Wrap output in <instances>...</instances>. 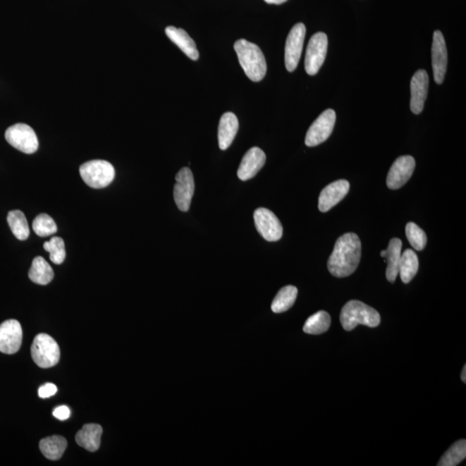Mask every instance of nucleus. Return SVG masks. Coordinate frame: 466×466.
I'll return each instance as SVG.
<instances>
[{
    "label": "nucleus",
    "instance_id": "1",
    "mask_svg": "<svg viewBox=\"0 0 466 466\" xmlns=\"http://www.w3.org/2000/svg\"><path fill=\"white\" fill-rule=\"evenodd\" d=\"M361 250V241L357 234L342 235L335 243L333 252L327 263L331 274L338 278L352 275L360 263Z\"/></svg>",
    "mask_w": 466,
    "mask_h": 466
},
{
    "label": "nucleus",
    "instance_id": "2",
    "mask_svg": "<svg viewBox=\"0 0 466 466\" xmlns=\"http://www.w3.org/2000/svg\"><path fill=\"white\" fill-rule=\"evenodd\" d=\"M234 49L248 78L254 82L263 80L266 75L267 63L261 49L252 42L240 39L235 42Z\"/></svg>",
    "mask_w": 466,
    "mask_h": 466
},
{
    "label": "nucleus",
    "instance_id": "3",
    "mask_svg": "<svg viewBox=\"0 0 466 466\" xmlns=\"http://www.w3.org/2000/svg\"><path fill=\"white\" fill-rule=\"evenodd\" d=\"M341 322L345 331L355 329L358 325L376 327L380 325L379 312L360 300H350L343 307Z\"/></svg>",
    "mask_w": 466,
    "mask_h": 466
},
{
    "label": "nucleus",
    "instance_id": "4",
    "mask_svg": "<svg viewBox=\"0 0 466 466\" xmlns=\"http://www.w3.org/2000/svg\"><path fill=\"white\" fill-rule=\"evenodd\" d=\"M80 174L85 183L99 190L109 186L113 182L115 169L109 161L92 160L87 161L80 166Z\"/></svg>",
    "mask_w": 466,
    "mask_h": 466
},
{
    "label": "nucleus",
    "instance_id": "5",
    "mask_svg": "<svg viewBox=\"0 0 466 466\" xmlns=\"http://www.w3.org/2000/svg\"><path fill=\"white\" fill-rule=\"evenodd\" d=\"M30 350H32V360L41 368L47 369L59 364L61 356L59 345L48 334L37 335Z\"/></svg>",
    "mask_w": 466,
    "mask_h": 466
},
{
    "label": "nucleus",
    "instance_id": "6",
    "mask_svg": "<svg viewBox=\"0 0 466 466\" xmlns=\"http://www.w3.org/2000/svg\"><path fill=\"white\" fill-rule=\"evenodd\" d=\"M6 140L15 149L25 154H33L38 149V140L32 127L25 124H16L6 132Z\"/></svg>",
    "mask_w": 466,
    "mask_h": 466
},
{
    "label": "nucleus",
    "instance_id": "7",
    "mask_svg": "<svg viewBox=\"0 0 466 466\" xmlns=\"http://www.w3.org/2000/svg\"><path fill=\"white\" fill-rule=\"evenodd\" d=\"M335 122H336V113L332 109H327L319 115L317 121L308 129L305 144L308 147H314L329 140L332 134Z\"/></svg>",
    "mask_w": 466,
    "mask_h": 466
},
{
    "label": "nucleus",
    "instance_id": "8",
    "mask_svg": "<svg viewBox=\"0 0 466 466\" xmlns=\"http://www.w3.org/2000/svg\"><path fill=\"white\" fill-rule=\"evenodd\" d=\"M329 39L325 33L318 32L310 38L308 42L306 57L305 69L309 75H315L324 63Z\"/></svg>",
    "mask_w": 466,
    "mask_h": 466
},
{
    "label": "nucleus",
    "instance_id": "9",
    "mask_svg": "<svg viewBox=\"0 0 466 466\" xmlns=\"http://www.w3.org/2000/svg\"><path fill=\"white\" fill-rule=\"evenodd\" d=\"M257 232L265 240L269 242L278 241L283 237V226L278 218L271 210L260 207L254 211Z\"/></svg>",
    "mask_w": 466,
    "mask_h": 466
},
{
    "label": "nucleus",
    "instance_id": "10",
    "mask_svg": "<svg viewBox=\"0 0 466 466\" xmlns=\"http://www.w3.org/2000/svg\"><path fill=\"white\" fill-rule=\"evenodd\" d=\"M306 27L302 23L296 24L290 30L285 45V65L288 72L295 71L302 56Z\"/></svg>",
    "mask_w": 466,
    "mask_h": 466
},
{
    "label": "nucleus",
    "instance_id": "11",
    "mask_svg": "<svg viewBox=\"0 0 466 466\" xmlns=\"http://www.w3.org/2000/svg\"><path fill=\"white\" fill-rule=\"evenodd\" d=\"M174 199L177 207L182 211L190 209L192 196L195 192L194 176L190 168H183L176 176Z\"/></svg>",
    "mask_w": 466,
    "mask_h": 466
},
{
    "label": "nucleus",
    "instance_id": "12",
    "mask_svg": "<svg viewBox=\"0 0 466 466\" xmlns=\"http://www.w3.org/2000/svg\"><path fill=\"white\" fill-rule=\"evenodd\" d=\"M415 168V160L411 156L398 157L388 171L386 183L391 190H398L405 185L411 178Z\"/></svg>",
    "mask_w": 466,
    "mask_h": 466
},
{
    "label": "nucleus",
    "instance_id": "13",
    "mask_svg": "<svg viewBox=\"0 0 466 466\" xmlns=\"http://www.w3.org/2000/svg\"><path fill=\"white\" fill-rule=\"evenodd\" d=\"M22 341V326L16 319H8L0 325V352L15 354L20 349Z\"/></svg>",
    "mask_w": 466,
    "mask_h": 466
},
{
    "label": "nucleus",
    "instance_id": "14",
    "mask_svg": "<svg viewBox=\"0 0 466 466\" xmlns=\"http://www.w3.org/2000/svg\"><path fill=\"white\" fill-rule=\"evenodd\" d=\"M448 61V49L444 36L440 30H435L432 46V64L434 80L437 84L444 82Z\"/></svg>",
    "mask_w": 466,
    "mask_h": 466
},
{
    "label": "nucleus",
    "instance_id": "15",
    "mask_svg": "<svg viewBox=\"0 0 466 466\" xmlns=\"http://www.w3.org/2000/svg\"><path fill=\"white\" fill-rule=\"evenodd\" d=\"M429 77L424 69H419L412 77L410 90V109L412 113L419 114L424 109V105L429 92Z\"/></svg>",
    "mask_w": 466,
    "mask_h": 466
},
{
    "label": "nucleus",
    "instance_id": "16",
    "mask_svg": "<svg viewBox=\"0 0 466 466\" xmlns=\"http://www.w3.org/2000/svg\"><path fill=\"white\" fill-rule=\"evenodd\" d=\"M350 183L346 180H338L330 183L323 190L319 197V209L326 213L340 203L348 194Z\"/></svg>",
    "mask_w": 466,
    "mask_h": 466
},
{
    "label": "nucleus",
    "instance_id": "17",
    "mask_svg": "<svg viewBox=\"0 0 466 466\" xmlns=\"http://www.w3.org/2000/svg\"><path fill=\"white\" fill-rule=\"evenodd\" d=\"M266 161L265 153L259 148L253 147L245 153L238 169V176L241 180L253 178Z\"/></svg>",
    "mask_w": 466,
    "mask_h": 466
},
{
    "label": "nucleus",
    "instance_id": "18",
    "mask_svg": "<svg viewBox=\"0 0 466 466\" xmlns=\"http://www.w3.org/2000/svg\"><path fill=\"white\" fill-rule=\"evenodd\" d=\"M238 121L236 115L233 113H226L219 121L218 140L219 146L222 150L230 147L238 133Z\"/></svg>",
    "mask_w": 466,
    "mask_h": 466
},
{
    "label": "nucleus",
    "instance_id": "19",
    "mask_svg": "<svg viewBox=\"0 0 466 466\" xmlns=\"http://www.w3.org/2000/svg\"><path fill=\"white\" fill-rule=\"evenodd\" d=\"M167 37L178 47L188 57L196 61L199 59L200 54L194 40L184 30L168 26L165 30Z\"/></svg>",
    "mask_w": 466,
    "mask_h": 466
},
{
    "label": "nucleus",
    "instance_id": "20",
    "mask_svg": "<svg viewBox=\"0 0 466 466\" xmlns=\"http://www.w3.org/2000/svg\"><path fill=\"white\" fill-rule=\"evenodd\" d=\"M102 433V426L86 424L76 434L75 441L82 448L94 453L99 448Z\"/></svg>",
    "mask_w": 466,
    "mask_h": 466
},
{
    "label": "nucleus",
    "instance_id": "21",
    "mask_svg": "<svg viewBox=\"0 0 466 466\" xmlns=\"http://www.w3.org/2000/svg\"><path fill=\"white\" fill-rule=\"evenodd\" d=\"M403 243L399 238H392L386 249V254L384 258H386L385 263H387L386 278L388 282L394 283L396 277L399 274V264L400 256H402Z\"/></svg>",
    "mask_w": 466,
    "mask_h": 466
},
{
    "label": "nucleus",
    "instance_id": "22",
    "mask_svg": "<svg viewBox=\"0 0 466 466\" xmlns=\"http://www.w3.org/2000/svg\"><path fill=\"white\" fill-rule=\"evenodd\" d=\"M66 439L60 435L44 439L40 441L39 448L45 458L50 460H59L67 449Z\"/></svg>",
    "mask_w": 466,
    "mask_h": 466
},
{
    "label": "nucleus",
    "instance_id": "23",
    "mask_svg": "<svg viewBox=\"0 0 466 466\" xmlns=\"http://www.w3.org/2000/svg\"><path fill=\"white\" fill-rule=\"evenodd\" d=\"M419 269V259L413 250L407 249L402 254L399 264V274L404 283H410Z\"/></svg>",
    "mask_w": 466,
    "mask_h": 466
},
{
    "label": "nucleus",
    "instance_id": "24",
    "mask_svg": "<svg viewBox=\"0 0 466 466\" xmlns=\"http://www.w3.org/2000/svg\"><path fill=\"white\" fill-rule=\"evenodd\" d=\"M29 277L35 283L47 285L54 278L53 269L44 257H37L34 258L29 271Z\"/></svg>",
    "mask_w": 466,
    "mask_h": 466
},
{
    "label": "nucleus",
    "instance_id": "25",
    "mask_svg": "<svg viewBox=\"0 0 466 466\" xmlns=\"http://www.w3.org/2000/svg\"><path fill=\"white\" fill-rule=\"evenodd\" d=\"M298 290L295 286L283 287L281 288L271 304V309L276 314L283 313L294 305L298 298Z\"/></svg>",
    "mask_w": 466,
    "mask_h": 466
},
{
    "label": "nucleus",
    "instance_id": "26",
    "mask_svg": "<svg viewBox=\"0 0 466 466\" xmlns=\"http://www.w3.org/2000/svg\"><path fill=\"white\" fill-rule=\"evenodd\" d=\"M11 232L19 240H26L30 236V228L28 222L24 213L21 211H11L7 216Z\"/></svg>",
    "mask_w": 466,
    "mask_h": 466
},
{
    "label": "nucleus",
    "instance_id": "27",
    "mask_svg": "<svg viewBox=\"0 0 466 466\" xmlns=\"http://www.w3.org/2000/svg\"><path fill=\"white\" fill-rule=\"evenodd\" d=\"M330 325L329 314L325 311H319L307 319L303 331L307 334H322L329 329Z\"/></svg>",
    "mask_w": 466,
    "mask_h": 466
},
{
    "label": "nucleus",
    "instance_id": "28",
    "mask_svg": "<svg viewBox=\"0 0 466 466\" xmlns=\"http://www.w3.org/2000/svg\"><path fill=\"white\" fill-rule=\"evenodd\" d=\"M466 457V441H458L446 450L441 458L438 466H456L465 460Z\"/></svg>",
    "mask_w": 466,
    "mask_h": 466
},
{
    "label": "nucleus",
    "instance_id": "29",
    "mask_svg": "<svg viewBox=\"0 0 466 466\" xmlns=\"http://www.w3.org/2000/svg\"><path fill=\"white\" fill-rule=\"evenodd\" d=\"M44 248L46 252L49 253L50 260L54 264H61L63 263L66 258V250H65V244L63 238L54 237L48 242H45Z\"/></svg>",
    "mask_w": 466,
    "mask_h": 466
},
{
    "label": "nucleus",
    "instance_id": "30",
    "mask_svg": "<svg viewBox=\"0 0 466 466\" xmlns=\"http://www.w3.org/2000/svg\"><path fill=\"white\" fill-rule=\"evenodd\" d=\"M32 228L35 233L40 237H48L57 232L55 221L46 214H41L34 219Z\"/></svg>",
    "mask_w": 466,
    "mask_h": 466
},
{
    "label": "nucleus",
    "instance_id": "31",
    "mask_svg": "<svg viewBox=\"0 0 466 466\" xmlns=\"http://www.w3.org/2000/svg\"><path fill=\"white\" fill-rule=\"evenodd\" d=\"M406 236L412 247L417 250H424L427 245V235L421 227L414 222L407 223L406 226Z\"/></svg>",
    "mask_w": 466,
    "mask_h": 466
},
{
    "label": "nucleus",
    "instance_id": "32",
    "mask_svg": "<svg viewBox=\"0 0 466 466\" xmlns=\"http://www.w3.org/2000/svg\"><path fill=\"white\" fill-rule=\"evenodd\" d=\"M57 392V387L53 384H46L42 385L38 390V396L40 398H49L50 396H55Z\"/></svg>",
    "mask_w": 466,
    "mask_h": 466
},
{
    "label": "nucleus",
    "instance_id": "33",
    "mask_svg": "<svg viewBox=\"0 0 466 466\" xmlns=\"http://www.w3.org/2000/svg\"><path fill=\"white\" fill-rule=\"evenodd\" d=\"M71 411L67 406H60L55 408L53 411V415L60 421H66L70 417Z\"/></svg>",
    "mask_w": 466,
    "mask_h": 466
},
{
    "label": "nucleus",
    "instance_id": "34",
    "mask_svg": "<svg viewBox=\"0 0 466 466\" xmlns=\"http://www.w3.org/2000/svg\"><path fill=\"white\" fill-rule=\"evenodd\" d=\"M264 1L268 4H274V5H281V4L288 1V0H264Z\"/></svg>",
    "mask_w": 466,
    "mask_h": 466
},
{
    "label": "nucleus",
    "instance_id": "35",
    "mask_svg": "<svg viewBox=\"0 0 466 466\" xmlns=\"http://www.w3.org/2000/svg\"><path fill=\"white\" fill-rule=\"evenodd\" d=\"M461 380L463 381V383H466V365L463 368V371L461 373Z\"/></svg>",
    "mask_w": 466,
    "mask_h": 466
}]
</instances>
